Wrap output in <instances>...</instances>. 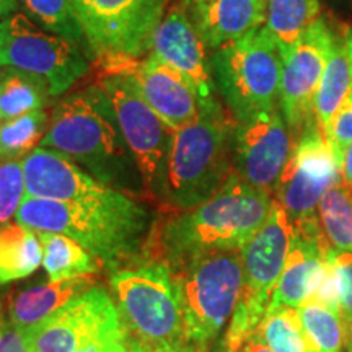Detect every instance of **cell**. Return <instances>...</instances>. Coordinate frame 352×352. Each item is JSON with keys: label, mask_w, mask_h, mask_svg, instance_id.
I'll use <instances>...</instances> for the list:
<instances>
[{"label": "cell", "mask_w": 352, "mask_h": 352, "mask_svg": "<svg viewBox=\"0 0 352 352\" xmlns=\"http://www.w3.org/2000/svg\"><path fill=\"white\" fill-rule=\"evenodd\" d=\"M272 195L253 188L233 171L212 197L152 223L142 263L176 271L206 253L241 250L272 209Z\"/></svg>", "instance_id": "obj_1"}, {"label": "cell", "mask_w": 352, "mask_h": 352, "mask_svg": "<svg viewBox=\"0 0 352 352\" xmlns=\"http://www.w3.org/2000/svg\"><path fill=\"white\" fill-rule=\"evenodd\" d=\"M15 219L36 232L70 236L94 254L101 266L114 272L142 259L147 228L152 227L147 208L118 189L94 201L67 202L26 196Z\"/></svg>", "instance_id": "obj_2"}, {"label": "cell", "mask_w": 352, "mask_h": 352, "mask_svg": "<svg viewBox=\"0 0 352 352\" xmlns=\"http://www.w3.org/2000/svg\"><path fill=\"white\" fill-rule=\"evenodd\" d=\"M39 145L63 152L98 182L124 195H147L111 101L100 85L60 100Z\"/></svg>", "instance_id": "obj_3"}, {"label": "cell", "mask_w": 352, "mask_h": 352, "mask_svg": "<svg viewBox=\"0 0 352 352\" xmlns=\"http://www.w3.org/2000/svg\"><path fill=\"white\" fill-rule=\"evenodd\" d=\"M235 122L219 101L201 108L195 121L175 131L166 173V206L175 212L208 201L235 171Z\"/></svg>", "instance_id": "obj_4"}, {"label": "cell", "mask_w": 352, "mask_h": 352, "mask_svg": "<svg viewBox=\"0 0 352 352\" xmlns=\"http://www.w3.org/2000/svg\"><path fill=\"white\" fill-rule=\"evenodd\" d=\"M109 287L127 336L145 352L186 347L179 292L170 270L147 263L113 272Z\"/></svg>", "instance_id": "obj_5"}, {"label": "cell", "mask_w": 352, "mask_h": 352, "mask_svg": "<svg viewBox=\"0 0 352 352\" xmlns=\"http://www.w3.org/2000/svg\"><path fill=\"white\" fill-rule=\"evenodd\" d=\"M170 272L178 285L184 341L209 349L239 303L243 285L240 250L206 253Z\"/></svg>", "instance_id": "obj_6"}, {"label": "cell", "mask_w": 352, "mask_h": 352, "mask_svg": "<svg viewBox=\"0 0 352 352\" xmlns=\"http://www.w3.org/2000/svg\"><path fill=\"white\" fill-rule=\"evenodd\" d=\"M210 69L223 107L235 121L279 107L283 52L264 26L215 50Z\"/></svg>", "instance_id": "obj_7"}, {"label": "cell", "mask_w": 352, "mask_h": 352, "mask_svg": "<svg viewBox=\"0 0 352 352\" xmlns=\"http://www.w3.org/2000/svg\"><path fill=\"white\" fill-rule=\"evenodd\" d=\"M294 222L274 201L266 222L240 250L243 285L220 352H239L253 336L270 308L272 292L287 261Z\"/></svg>", "instance_id": "obj_8"}, {"label": "cell", "mask_w": 352, "mask_h": 352, "mask_svg": "<svg viewBox=\"0 0 352 352\" xmlns=\"http://www.w3.org/2000/svg\"><path fill=\"white\" fill-rule=\"evenodd\" d=\"M100 87L111 101L127 147L144 179L145 192L166 204V173L175 129L145 103L129 78L104 76Z\"/></svg>", "instance_id": "obj_9"}, {"label": "cell", "mask_w": 352, "mask_h": 352, "mask_svg": "<svg viewBox=\"0 0 352 352\" xmlns=\"http://www.w3.org/2000/svg\"><path fill=\"white\" fill-rule=\"evenodd\" d=\"M2 25L0 67H13L39 77L47 83L52 98L67 94L88 72L87 56L76 43L39 28L23 12L13 13Z\"/></svg>", "instance_id": "obj_10"}, {"label": "cell", "mask_w": 352, "mask_h": 352, "mask_svg": "<svg viewBox=\"0 0 352 352\" xmlns=\"http://www.w3.org/2000/svg\"><path fill=\"white\" fill-rule=\"evenodd\" d=\"M170 0H82L77 16L94 57H140L166 15Z\"/></svg>", "instance_id": "obj_11"}, {"label": "cell", "mask_w": 352, "mask_h": 352, "mask_svg": "<svg viewBox=\"0 0 352 352\" xmlns=\"http://www.w3.org/2000/svg\"><path fill=\"white\" fill-rule=\"evenodd\" d=\"M342 182L341 162L311 120L294 142L292 152L272 189V199L292 220L316 214L320 201Z\"/></svg>", "instance_id": "obj_12"}, {"label": "cell", "mask_w": 352, "mask_h": 352, "mask_svg": "<svg viewBox=\"0 0 352 352\" xmlns=\"http://www.w3.org/2000/svg\"><path fill=\"white\" fill-rule=\"evenodd\" d=\"M336 34L324 16L283 52L279 109L296 142L314 120V100Z\"/></svg>", "instance_id": "obj_13"}, {"label": "cell", "mask_w": 352, "mask_h": 352, "mask_svg": "<svg viewBox=\"0 0 352 352\" xmlns=\"http://www.w3.org/2000/svg\"><path fill=\"white\" fill-rule=\"evenodd\" d=\"M292 147V132L279 107L236 121L233 131V170L253 188L272 195Z\"/></svg>", "instance_id": "obj_14"}, {"label": "cell", "mask_w": 352, "mask_h": 352, "mask_svg": "<svg viewBox=\"0 0 352 352\" xmlns=\"http://www.w3.org/2000/svg\"><path fill=\"white\" fill-rule=\"evenodd\" d=\"M98 63L104 76L129 78L145 103L168 124L171 129L189 124L199 114V101L192 88L157 57L101 56Z\"/></svg>", "instance_id": "obj_15"}, {"label": "cell", "mask_w": 352, "mask_h": 352, "mask_svg": "<svg viewBox=\"0 0 352 352\" xmlns=\"http://www.w3.org/2000/svg\"><path fill=\"white\" fill-rule=\"evenodd\" d=\"M120 321L107 290L95 287L21 331V336L26 352H77L91 338Z\"/></svg>", "instance_id": "obj_16"}, {"label": "cell", "mask_w": 352, "mask_h": 352, "mask_svg": "<svg viewBox=\"0 0 352 352\" xmlns=\"http://www.w3.org/2000/svg\"><path fill=\"white\" fill-rule=\"evenodd\" d=\"M206 50L183 2L171 6L153 33L151 54L192 88L201 108L220 101Z\"/></svg>", "instance_id": "obj_17"}, {"label": "cell", "mask_w": 352, "mask_h": 352, "mask_svg": "<svg viewBox=\"0 0 352 352\" xmlns=\"http://www.w3.org/2000/svg\"><path fill=\"white\" fill-rule=\"evenodd\" d=\"M294 236L270 307L300 308L314 298L328 267L329 245L318 215L292 220Z\"/></svg>", "instance_id": "obj_18"}, {"label": "cell", "mask_w": 352, "mask_h": 352, "mask_svg": "<svg viewBox=\"0 0 352 352\" xmlns=\"http://www.w3.org/2000/svg\"><path fill=\"white\" fill-rule=\"evenodd\" d=\"M26 196L52 201H94L114 188L98 182L63 152L38 147L21 160Z\"/></svg>", "instance_id": "obj_19"}, {"label": "cell", "mask_w": 352, "mask_h": 352, "mask_svg": "<svg viewBox=\"0 0 352 352\" xmlns=\"http://www.w3.org/2000/svg\"><path fill=\"white\" fill-rule=\"evenodd\" d=\"M183 6L202 43L215 51L263 28L267 0H204Z\"/></svg>", "instance_id": "obj_20"}, {"label": "cell", "mask_w": 352, "mask_h": 352, "mask_svg": "<svg viewBox=\"0 0 352 352\" xmlns=\"http://www.w3.org/2000/svg\"><path fill=\"white\" fill-rule=\"evenodd\" d=\"M96 276H83L13 292L7 300L8 320L20 329V333L25 331L67 303L85 296L96 287Z\"/></svg>", "instance_id": "obj_21"}, {"label": "cell", "mask_w": 352, "mask_h": 352, "mask_svg": "<svg viewBox=\"0 0 352 352\" xmlns=\"http://www.w3.org/2000/svg\"><path fill=\"white\" fill-rule=\"evenodd\" d=\"M352 88V59L346 41L334 38L327 67L314 100V120L324 138H328L334 114Z\"/></svg>", "instance_id": "obj_22"}, {"label": "cell", "mask_w": 352, "mask_h": 352, "mask_svg": "<svg viewBox=\"0 0 352 352\" xmlns=\"http://www.w3.org/2000/svg\"><path fill=\"white\" fill-rule=\"evenodd\" d=\"M43 263L38 232L8 222L0 226V285L32 276Z\"/></svg>", "instance_id": "obj_23"}, {"label": "cell", "mask_w": 352, "mask_h": 352, "mask_svg": "<svg viewBox=\"0 0 352 352\" xmlns=\"http://www.w3.org/2000/svg\"><path fill=\"white\" fill-rule=\"evenodd\" d=\"M43 246V264L51 283L74 277L96 276L101 263L87 248L63 233L38 232Z\"/></svg>", "instance_id": "obj_24"}, {"label": "cell", "mask_w": 352, "mask_h": 352, "mask_svg": "<svg viewBox=\"0 0 352 352\" xmlns=\"http://www.w3.org/2000/svg\"><path fill=\"white\" fill-rule=\"evenodd\" d=\"M54 100L47 83L13 67H0V121L39 111Z\"/></svg>", "instance_id": "obj_25"}, {"label": "cell", "mask_w": 352, "mask_h": 352, "mask_svg": "<svg viewBox=\"0 0 352 352\" xmlns=\"http://www.w3.org/2000/svg\"><path fill=\"white\" fill-rule=\"evenodd\" d=\"M320 19V0H267L264 28L284 52Z\"/></svg>", "instance_id": "obj_26"}, {"label": "cell", "mask_w": 352, "mask_h": 352, "mask_svg": "<svg viewBox=\"0 0 352 352\" xmlns=\"http://www.w3.org/2000/svg\"><path fill=\"white\" fill-rule=\"evenodd\" d=\"M21 10L39 28L76 43L88 57H94L85 30L70 0H19Z\"/></svg>", "instance_id": "obj_27"}, {"label": "cell", "mask_w": 352, "mask_h": 352, "mask_svg": "<svg viewBox=\"0 0 352 352\" xmlns=\"http://www.w3.org/2000/svg\"><path fill=\"white\" fill-rule=\"evenodd\" d=\"M253 338L274 352H315L297 308L270 307Z\"/></svg>", "instance_id": "obj_28"}, {"label": "cell", "mask_w": 352, "mask_h": 352, "mask_svg": "<svg viewBox=\"0 0 352 352\" xmlns=\"http://www.w3.org/2000/svg\"><path fill=\"white\" fill-rule=\"evenodd\" d=\"M316 215L333 248L352 250V186L334 184L320 201Z\"/></svg>", "instance_id": "obj_29"}, {"label": "cell", "mask_w": 352, "mask_h": 352, "mask_svg": "<svg viewBox=\"0 0 352 352\" xmlns=\"http://www.w3.org/2000/svg\"><path fill=\"white\" fill-rule=\"evenodd\" d=\"M297 310L315 352H342L347 342V327L341 314L318 302H307Z\"/></svg>", "instance_id": "obj_30"}, {"label": "cell", "mask_w": 352, "mask_h": 352, "mask_svg": "<svg viewBox=\"0 0 352 352\" xmlns=\"http://www.w3.org/2000/svg\"><path fill=\"white\" fill-rule=\"evenodd\" d=\"M51 114L39 109L0 122V164L8 160H20L30 155L36 145L41 144L50 124Z\"/></svg>", "instance_id": "obj_31"}, {"label": "cell", "mask_w": 352, "mask_h": 352, "mask_svg": "<svg viewBox=\"0 0 352 352\" xmlns=\"http://www.w3.org/2000/svg\"><path fill=\"white\" fill-rule=\"evenodd\" d=\"M26 197L25 175L21 160L0 164V226L10 222Z\"/></svg>", "instance_id": "obj_32"}, {"label": "cell", "mask_w": 352, "mask_h": 352, "mask_svg": "<svg viewBox=\"0 0 352 352\" xmlns=\"http://www.w3.org/2000/svg\"><path fill=\"white\" fill-rule=\"evenodd\" d=\"M328 261L336 274L341 315L347 324L352 320V250H336L329 246Z\"/></svg>", "instance_id": "obj_33"}, {"label": "cell", "mask_w": 352, "mask_h": 352, "mask_svg": "<svg viewBox=\"0 0 352 352\" xmlns=\"http://www.w3.org/2000/svg\"><path fill=\"white\" fill-rule=\"evenodd\" d=\"M327 139L341 162L342 152L352 142V88L334 114Z\"/></svg>", "instance_id": "obj_34"}, {"label": "cell", "mask_w": 352, "mask_h": 352, "mask_svg": "<svg viewBox=\"0 0 352 352\" xmlns=\"http://www.w3.org/2000/svg\"><path fill=\"white\" fill-rule=\"evenodd\" d=\"M127 342V333L122 323L113 324L85 342L77 352H122Z\"/></svg>", "instance_id": "obj_35"}, {"label": "cell", "mask_w": 352, "mask_h": 352, "mask_svg": "<svg viewBox=\"0 0 352 352\" xmlns=\"http://www.w3.org/2000/svg\"><path fill=\"white\" fill-rule=\"evenodd\" d=\"M0 352H26L20 329L7 318L0 324Z\"/></svg>", "instance_id": "obj_36"}, {"label": "cell", "mask_w": 352, "mask_h": 352, "mask_svg": "<svg viewBox=\"0 0 352 352\" xmlns=\"http://www.w3.org/2000/svg\"><path fill=\"white\" fill-rule=\"evenodd\" d=\"M341 176L342 183L352 186V142L347 145L341 155Z\"/></svg>", "instance_id": "obj_37"}, {"label": "cell", "mask_w": 352, "mask_h": 352, "mask_svg": "<svg viewBox=\"0 0 352 352\" xmlns=\"http://www.w3.org/2000/svg\"><path fill=\"white\" fill-rule=\"evenodd\" d=\"M16 12H20L19 0H0V21L7 20Z\"/></svg>", "instance_id": "obj_38"}, {"label": "cell", "mask_w": 352, "mask_h": 352, "mask_svg": "<svg viewBox=\"0 0 352 352\" xmlns=\"http://www.w3.org/2000/svg\"><path fill=\"white\" fill-rule=\"evenodd\" d=\"M239 352H274V351H272L271 347H267L266 344H263L261 341H258L256 338L252 336L243 346L240 347Z\"/></svg>", "instance_id": "obj_39"}, {"label": "cell", "mask_w": 352, "mask_h": 352, "mask_svg": "<svg viewBox=\"0 0 352 352\" xmlns=\"http://www.w3.org/2000/svg\"><path fill=\"white\" fill-rule=\"evenodd\" d=\"M122 352H145L144 351V347L139 344L138 341H134V340H131L129 336H127V342H126V347H124V351Z\"/></svg>", "instance_id": "obj_40"}, {"label": "cell", "mask_w": 352, "mask_h": 352, "mask_svg": "<svg viewBox=\"0 0 352 352\" xmlns=\"http://www.w3.org/2000/svg\"><path fill=\"white\" fill-rule=\"evenodd\" d=\"M346 327H347V342H346V347H347V351L352 352V320L346 324Z\"/></svg>", "instance_id": "obj_41"}, {"label": "cell", "mask_w": 352, "mask_h": 352, "mask_svg": "<svg viewBox=\"0 0 352 352\" xmlns=\"http://www.w3.org/2000/svg\"><path fill=\"white\" fill-rule=\"evenodd\" d=\"M2 54H3V25L0 21V65H2Z\"/></svg>", "instance_id": "obj_42"}, {"label": "cell", "mask_w": 352, "mask_h": 352, "mask_svg": "<svg viewBox=\"0 0 352 352\" xmlns=\"http://www.w3.org/2000/svg\"><path fill=\"white\" fill-rule=\"evenodd\" d=\"M176 352H210L209 349H197V347H192V346H186L183 347V349L176 351Z\"/></svg>", "instance_id": "obj_43"}, {"label": "cell", "mask_w": 352, "mask_h": 352, "mask_svg": "<svg viewBox=\"0 0 352 352\" xmlns=\"http://www.w3.org/2000/svg\"><path fill=\"white\" fill-rule=\"evenodd\" d=\"M346 46H347V51H349V56H351V59H352V33L346 39Z\"/></svg>", "instance_id": "obj_44"}, {"label": "cell", "mask_w": 352, "mask_h": 352, "mask_svg": "<svg viewBox=\"0 0 352 352\" xmlns=\"http://www.w3.org/2000/svg\"><path fill=\"white\" fill-rule=\"evenodd\" d=\"M70 2H72V6H74V8H76V12H77L78 7H80L82 0H70Z\"/></svg>", "instance_id": "obj_45"}, {"label": "cell", "mask_w": 352, "mask_h": 352, "mask_svg": "<svg viewBox=\"0 0 352 352\" xmlns=\"http://www.w3.org/2000/svg\"><path fill=\"white\" fill-rule=\"evenodd\" d=\"M3 318H6V315H3V308H2V305H0V324H2Z\"/></svg>", "instance_id": "obj_46"}, {"label": "cell", "mask_w": 352, "mask_h": 352, "mask_svg": "<svg viewBox=\"0 0 352 352\" xmlns=\"http://www.w3.org/2000/svg\"><path fill=\"white\" fill-rule=\"evenodd\" d=\"M334 3H352V0H333Z\"/></svg>", "instance_id": "obj_47"}, {"label": "cell", "mask_w": 352, "mask_h": 352, "mask_svg": "<svg viewBox=\"0 0 352 352\" xmlns=\"http://www.w3.org/2000/svg\"><path fill=\"white\" fill-rule=\"evenodd\" d=\"M186 3H196V2H204V0H183Z\"/></svg>", "instance_id": "obj_48"}, {"label": "cell", "mask_w": 352, "mask_h": 352, "mask_svg": "<svg viewBox=\"0 0 352 352\" xmlns=\"http://www.w3.org/2000/svg\"><path fill=\"white\" fill-rule=\"evenodd\" d=\"M0 122H2V121H0Z\"/></svg>", "instance_id": "obj_49"}]
</instances>
